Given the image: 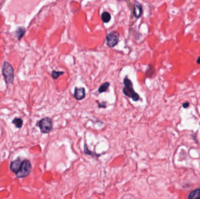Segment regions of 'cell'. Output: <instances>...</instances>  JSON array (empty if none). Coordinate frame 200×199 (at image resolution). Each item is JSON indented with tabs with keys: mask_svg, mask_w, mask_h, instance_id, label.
Wrapping results in <instances>:
<instances>
[{
	"mask_svg": "<svg viewBox=\"0 0 200 199\" xmlns=\"http://www.w3.org/2000/svg\"><path fill=\"white\" fill-rule=\"evenodd\" d=\"M124 87L123 88V89H122L124 94L125 96L129 97H131L135 102H137L139 101L140 96L135 91L132 81L128 77H125L124 79Z\"/></svg>",
	"mask_w": 200,
	"mask_h": 199,
	"instance_id": "1",
	"label": "cell"
},
{
	"mask_svg": "<svg viewBox=\"0 0 200 199\" xmlns=\"http://www.w3.org/2000/svg\"><path fill=\"white\" fill-rule=\"evenodd\" d=\"M3 75L7 84H13L14 81V69L8 61H4L2 68Z\"/></svg>",
	"mask_w": 200,
	"mask_h": 199,
	"instance_id": "2",
	"label": "cell"
},
{
	"mask_svg": "<svg viewBox=\"0 0 200 199\" xmlns=\"http://www.w3.org/2000/svg\"><path fill=\"white\" fill-rule=\"evenodd\" d=\"M42 133L47 134L50 133L53 129V122L50 118H44L41 119L37 123Z\"/></svg>",
	"mask_w": 200,
	"mask_h": 199,
	"instance_id": "3",
	"label": "cell"
},
{
	"mask_svg": "<svg viewBox=\"0 0 200 199\" xmlns=\"http://www.w3.org/2000/svg\"><path fill=\"white\" fill-rule=\"evenodd\" d=\"M120 36V33L115 31L109 33L106 36L107 45L108 47L113 48L116 46L118 43Z\"/></svg>",
	"mask_w": 200,
	"mask_h": 199,
	"instance_id": "4",
	"label": "cell"
},
{
	"mask_svg": "<svg viewBox=\"0 0 200 199\" xmlns=\"http://www.w3.org/2000/svg\"><path fill=\"white\" fill-rule=\"evenodd\" d=\"M32 169V166L30 161L29 160L25 159L22 161L21 168L20 171L16 173L17 177L22 178L25 177L29 175Z\"/></svg>",
	"mask_w": 200,
	"mask_h": 199,
	"instance_id": "5",
	"label": "cell"
},
{
	"mask_svg": "<svg viewBox=\"0 0 200 199\" xmlns=\"http://www.w3.org/2000/svg\"><path fill=\"white\" fill-rule=\"evenodd\" d=\"M74 97L77 101H81L85 97V90L83 87H76L74 92Z\"/></svg>",
	"mask_w": 200,
	"mask_h": 199,
	"instance_id": "6",
	"label": "cell"
},
{
	"mask_svg": "<svg viewBox=\"0 0 200 199\" xmlns=\"http://www.w3.org/2000/svg\"><path fill=\"white\" fill-rule=\"evenodd\" d=\"M143 13V7L142 5L138 2L135 1L133 8V14L135 18L138 19L139 18Z\"/></svg>",
	"mask_w": 200,
	"mask_h": 199,
	"instance_id": "7",
	"label": "cell"
},
{
	"mask_svg": "<svg viewBox=\"0 0 200 199\" xmlns=\"http://www.w3.org/2000/svg\"><path fill=\"white\" fill-rule=\"evenodd\" d=\"M22 162L20 159L15 160L11 163L10 169L11 170L12 172H14L16 174L20 171L22 166Z\"/></svg>",
	"mask_w": 200,
	"mask_h": 199,
	"instance_id": "8",
	"label": "cell"
},
{
	"mask_svg": "<svg viewBox=\"0 0 200 199\" xmlns=\"http://www.w3.org/2000/svg\"><path fill=\"white\" fill-rule=\"evenodd\" d=\"M25 31H26L25 28L23 26H20L17 28V29H16L15 32V34L18 40H20L22 39V38L25 35Z\"/></svg>",
	"mask_w": 200,
	"mask_h": 199,
	"instance_id": "9",
	"label": "cell"
},
{
	"mask_svg": "<svg viewBox=\"0 0 200 199\" xmlns=\"http://www.w3.org/2000/svg\"><path fill=\"white\" fill-rule=\"evenodd\" d=\"M188 199H200V189L192 191L190 193Z\"/></svg>",
	"mask_w": 200,
	"mask_h": 199,
	"instance_id": "10",
	"label": "cell"
},
{
	"mask_svg": "<svg viewBox=\"0 0 200 199\" xmlns=\"http://www.w3.org/2000/svg\"><path fill=\"white\" fill-rule=\"evenodd\" d=\"M101 18L102 21L104 23L107 24V23H108L110 21V20L111 19V14L108 12L105 11V12H103L101 14Z\"/></svg>",
	"mask_w": 200,
	"mask_h": 199,
	"instance_id": "11",
	"label": "cell"
},
{
	"mask_svg": "<svg viewBox=\"0 0 200 199\" xmlns=\"http://www.w3.org/2000/svg\"><path fill=\"white\" fill-rule=\"evenodd\" d=\"M110 86V83L108 82H106L99 86V87L98 88V91L99 93H102L103 92H105L108 90Z\"/></svg>",
	"mask_w": 200,
	"mask_h": 199,
	"instance_id": "12",
	"label": "cell"
},
{
	"mask_svg": "<svg viewBox=\"0 0 200 199\" xmlns=\"http://www.w3.org/2000/svg\"><path fill=\"white\" fill-rule=\"evenodd\" d=\"M13 124H14L17 128L20 129L23 125V120L21 118H15L13 120Z\"/></svg>",
	"mask_w": 200,
	"mask_h": 199,
	"instance_id": "13",
	"label": "cell"
},
{
	"mask_svg": "<svg viewBox=\"0 0 200 199\" xmlns=\"http://www.w3.org/2000/svg\"><path fill=\"white\" fill-rule=\"evenodd\" d=\"M64 74V72H63V71L53 70L52 72L51 75H52V77L53 79H57L58 78H59L60 76L63 75Z\"/></svg>",
	"mask_w": 200,
	"mask_h": 199,
	"instance_id": "14",
	"label": "cell"
},
{
	"mask_svg": "<svg viewBox=\"0 0 200 199\" xmlns=\"http://www.w3.org/2000/svg\"><path fill=\"white\" fill-rule=\"evenodd\" d=\"M154 72H155V70H154L153 66L151 65H149L147 70H146V77H150L153 75Z\"/></svg>",
	"mask_w": 200,
	"mask_h": 199,
	"instance_id": "15",
	"label": "cell"
},
{
	"mask_svg": "<svg viewBox=\"0 0 200 199\" xmlns=\"http://www.w3.org/2000/svg\"><path fill=\"white\" fill-rule=\"evenodd\" d=\"M98 106L99 108H103V109H106L107 108V103L106 102H101V103H99L98 105Z\"/></svg>",
	"mask_w": 200,
	"mask_h": 199,
	"instance_id": "16",
	"label": "cell"
},
{
	"mask_svg": "<svg viewBox=\"0 0 200 199\" xmlns=\"http://www.w3.org/2000/svg\"><path fill=\"white\" fill-rule=\"evenodd\" d=\"M189 106H190V103L188 102H184V103L183 104V108H184V109H186V108H188Z\"/></svg>",
	"mask_w": 200,
	"mask_h": 199,
	"instance_id": "17",
	"label": "cell"
},
{
	"mask_svg": "<svg viewBox=\"0 0 200 199\" xmlns=\"http://www.w3.org/2000/svg\"><path fill=\"white\" fill-rule=\"evenodd\" d=\"M197 64H200V56L197 58Z\"/></svg>",
	"mask_w": 200,
	"mask_h": 199,
	"instance_id": "18",
	"label": "cell"
}]
</instances>
